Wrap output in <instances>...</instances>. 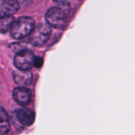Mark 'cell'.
Returning a JSON list of instances; mask_svg holds the SVG:
<instances>
[{
    "instance_id": "cell-1",
    "label": "cell",
    "mask_w": 135,
    "mask_h": 135,
    "mask_svg": "<svg viewBox=\"0 0 135 135\" xmlns=\"http://www.w3.org/2000/svg\"><path fill=\"white\" fill-rule=\"evenodd\" d=\"M69 12V3L60 4L58 6L49 9L46 13L45 18L49 25L57 28H63L67 25Z\"/></svg>"
},
{
    "instance_id": "cell-2",
    "label": "cell",
    "mask_w": 135,
    "mask_h": 135,
    "mask_svg": "<svg viewBox=\"0 0 135 135\" xmlns=\"http://www.w3.org/2000/svg\"><path fill=\"white\" fill-rule=\"evenodd\" d=\"M35 21L30 17H21L14 21L10 28L11 36L16 40L29 36L35 28Z\"/></svg>"
},
{
    "instance_id": "cell-3",
    "label": "cell",
    "mask_w": 135,
    "mask_h": 135,
    "mask_svg": "<svg viewBox=\"0 0 135 135\" xmlns=\"http://www.w3.org/2000/svg\"><path fill=\"white\" fill-rule=\"evenodd\" d=\"M51 36V28L48 24L40 23L35 26L29 36V42L36 47H40L47 43Z\"/></svg>"
},
{
    "instance_id": "cell-4",
    "label": "cell",
    "mask_w": 135,
    "mask_h": 135,
    "mask_svg": "<svg viewBox=\"0 0 135 135\" xmlns=\"http://www.w3.org/2000/svg\"><path fill=\"white\" fill-rule=\"evenodd\" d=\"M35 55L29 50L19 51L14 57V65L21 70H29L34 66Z\"/></svg>"
},
{
    "instance_id": "cell-5",
    "label": "cell",
    "mask_w": 135,
    "mask_h": 135,
    "mask_svg": "<svg viewBox=\"0 0 135 135\" xmlns=\"http://www.w3.org/2000/svg\"><path fill=\"white\" fill-rule=\"evenodd\" d=\"M14 100L21 106H27L31 102V90L24 86H19L14 89L13 92Z\"/></svg>"
},
{
    "instance_id": "cell-6",
    "label": "cell",
    "mask_w": 135,
    "mask_h": 135,
    "mask_svg": "<svg viewBox=\"0 0 135 135\" xmlns=\"http://www.w3.org/2000/svg\"><path fill=\"white\" fill-rule=\"evenodd\" d=\"M20 9L17 0H0V16H12Z\"/></svg>"
},
{
    "instance_id": "cell-7",
    "label": "cell",
    "mask_w": 135,
    "mask_h": 135,
    "mask_svg": "<svg viewBox=\"0 0 135 135\" xmlns=\"http://www.w3.org/2000/svg\"><path fill=\"white\" fill-rule=\"evenodd\" d=\"M13 80L16 84L19 86L29 85L32 81V74L29 70H17L13 72Z\"/></svg>"
},
{
    "instance_id": "cell-8",
    "label": "cell",
    "mask_w": 135,
    "mask_h": 135,
    "mask_svg": "<svg viewBox=\"0 0 135 135\" xmlns=\"http://www.w3.org/2000/svg\"><path fill=\"white\" fill-rule=\"evenodd\" d=\"M17 119L24 126H31L35 121V112L27 108H21L17 111Z\"/></svg>"
},
{
    "instance_id": "cell-9",
    "label": "cell",
    "mask_w": 135,
    "mask_h": 135,
    "mask_svg": "<svg viewBox=\"0 0 135 135\" xmlns=\"http://www.w3.org/2000/svg\"><path fill=\"white\" fill-rule=\"evenodd\" d=\"M10 130V122L5 109L0 107V135L6 134Z\"/></svg>"
},
{
    "instance_id": "cell-10",
    "label": "cell",
    "mask_w": 135,
    "mask_h": 135,
    "mask_svg": "<svg viewBox=\"0 0 135 135\" xmlns=\"http://www.w3.org/2000/svg\"><path fill=\"white\" fill-rule=\"evenodd\" d=\"M14 19L12 16L0 17V33L7 32L12 27Z\"/></svg>"
},
{
    "instance_id": "cell-11",
    "label": "cell",
    "mask_w": 135,
    "mask_h": 135,
    "mask_svg": "<svg viewBox=\"0 0 135 135\" xmlns=\"http://www.w3.org/2000/svg\"><path fill=\"white\" fill-rule=\"evenodd\" d=\"M43 62H44V60L42 58L40 57H37L35 59V62H34V66L36 67V68H40L42 66H43Z\"/></svg>"
},
{
    "instance_id": "cell-12",
    "label": "cell",
    "mask_w": 135,
    "mask_h": 135,
    "mask_svg": "<svg viewBox=\"0 0 135 135\" xmlns=\"http://www.w3.org/2000/svg\"><path fill=\"white\" fill-rule=\"evenodd\" d=\"M55 3L60 5V4H66V3H68L69 0H53Z\"/></svg>"
}]
</instances>
